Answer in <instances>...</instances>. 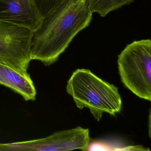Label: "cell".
Wrapping results in <instances>:
<instances>
[{"label":"cell","mask_w":151,"mask_h":151,"mask_svg":"<svg viewBox=\"0 0 151 151\" xmlns=\"http://www.w3.org/2000/svg\"><path fill=\"white\" fill-rule=\"evenodd\" d=\"M134 0H91L92 12L99 14L102 17L111 11L116 10L124 5H129Z\"/></svg>","instance_id":"8"},{"label":"cell","mask_w":151,"mask_h":151,"mask_svg":"<svg viewBox=\"0 0 151 151\" xmlns=\"http://www.w3.org/2000/svg\"><path fill=\"white\" fill-rule=\"evenodd\" d=\"M66 90L78 108L89 109L98 121L103 113L115 116L122 109V98L118 88L89 70L78 69L74 71L68 81Z\"/></svg>","instance_id":"2"},{"label":"cell","mask_w":151,"mask_h":151,"mask_svg":"<svg viewBox=\"0 0 151 151\" xmlns=\"http://www.w3.org/2000/svg\"><path fill=\"white\" fill-rule=\"evenodd\" d=\"M33 31L0 21V63L26 70L32 60Z\"/></svg>","instance_id":"4"},{"label":"cell","mask_w":151,"mask_h":151,"mask_svg":"<svg viewBox=\"0 0 151 151\" xmlns=\"http://www.w3.org/2000/svg\"><path fill=\"white\" fill-rule=\"evenodd\" d=\"M0 84L20 94L26 101L36 99V88L26 70L0 63Z\"/></svg>","instance_id":"7"},{"label":"cell","mask_w":151,"mask_h":151,"mask_svg":"<svg viewBox=\"0 0 151 151\" xmlns=\"http://www.w3.org/2000/svg\"><path fill=\"white\" fill-rule=\"evenodd\" d=\"M90 140L89 129L78 126L57 132L38 139L0 144V150L66 151L80 149L86 151Z\"/></svg>","instance_id":"5"},{"label":"cell","mask_w":151,"mask_h":151,"mask_svg":"<svg viewBox=\"0 0 151 151\" xmlns=\"http://www.w3.org/2000/svg\"><path fill=\"white\" fill-rule=\"evenodd\" d=\"M64 0H33L41 18L51 14Z\"/></svg>","instance_id":"9"},{"label":"cell","mask_w":151,"mask_h":151,"mask_svg":"<svg viewBox=\"0 0 151 151\" xmlns=\"http://www.w3.org/2000/svg\"><path fill=\"white\" fill-rule=\"evenodd\" d=\"M91 0H64L51 14L42 18L33 32L31 57L48 66L58 60L76 35L92 18Z\"/></svg>","instance_id":"1"},{"label":"cell","mask_w":151,"mask_h":151,"mask_svg":"<svg viewBox=\"0 0 151 151\" xmlns=\"http://www.w3.org/2000/svg\"><path fill=\"white\" fill-rule=\"evenodd\" d=\"M118 70L124 86L140 99L151 101V41L129 44L118 55Z\"/></svg>","instance_id":"3"},{"label":"cell","mask_w":151,"mask_h":151,"mask_svg":"<svg viewBox=\"0 0 151 151\" xmlns=\"http://www.w3.org/2000/svg\"><path fill=\"white\" fill-rule=\"evenodd\" d=\"M41 21L33 0H0V21L34 31L39 28Z\"/></svg>","instance_id":"6"}]
</instances>
